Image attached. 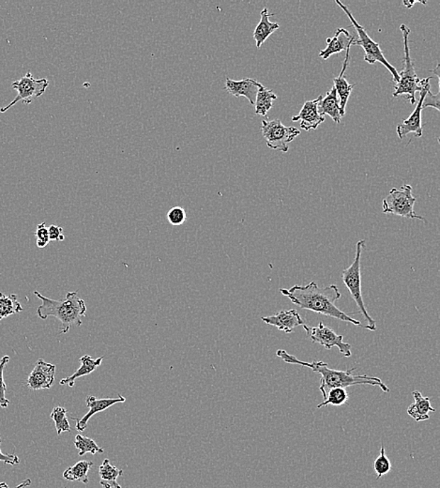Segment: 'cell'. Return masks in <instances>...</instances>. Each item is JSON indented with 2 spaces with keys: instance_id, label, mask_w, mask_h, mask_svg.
Segmentation results:
<instances>
[{
  "instance_id": "cell-1",
  "label": "cell",
  "mask_w": 440,
  "mask_h": 488,
  "mask_svg": "<svg viewBox=\"0 0 440 488\" xmlns=\"http://www.w3.org/2000/svg\"><path fill=\"white\" fill-rule=\"evenodd\" d=\"M280 292L302 309L331 316L338 321L348 322L356 326L361 325V321L352 318L349 314L343 312L335 305L341 298V292L336 284L320 287L313 281L305 286L296 284L288 289H281Z\"/></svg>"
},
{
  "instance_id": "cell-2",
  "label": "cell",
  "mask_w": 440,
  "mask_h": 488,
  "mask_svg": "<svg viewBox=\"0 0 440 488\" xmlns=\"http://www.w3.org/2000/svg\"><path fill=\"white\" fill-rule=\"evenodd\" d=\"M276 355L281 358L287 364L306 366L312 369L316 373L321 376L320 379L319 391L321 392L323 398L327 396L328 392L334 388L346 389L354 385H372L378 386L384 393H389L390 388L384 384L380 377L365 376V375H354L353 372L356 368L348 369L346 371L334 370L329 368L326 362H307L301 361L296 356L291 355L284 350H277Z\"/></svg>"
},
{
  "instance_id": "cell-3",
  "label": "cell",
  "mask_w": 440,
  "mask_h": 488,
  "mask_svg": "<svg viewBox=\"0 0 440 488\" xmlns=\"http://www.w3.org/2000/svg\"><path fill=\"white\" fill-rule=\"evenodd\" d=\"M34 294L42 301V304L37 309V315L40 319H48L54 316L61 323L60 335L69 332L72 326L79 327L82 325V316H86L87 305L83 299L79 297L77 292L67 293L64 300H52L45 297L40 292Z\"/></svg>"
},
{
  "instance_id": "cell-4",
  "label": "cell",
  "mask_w": 440,
  "mask_h": 488,
  "mask_svg": "<svg viewBox=\"0 0 440 488\" xmlns=\"http://www.w3.org/2000/svg\"><path fill=\"white\" fill-rule=\"evenodd\" d=\"M364 247H365V242L363 240H358L356 243V253H355L353 262L348 269L343 270L342 280L346 287H348L352 299L356 303L358 311H360L361 315L363 316V318L367 321V325L364 328L375 332L377 330V325H375V319H373L372 316L367 312L363 298V292H361V258Z\"/></svg>"
},
{
  "instance_id": "cell-5",
  "label": "cell",
  "mask_w": 440,
  "mask_h": 488,
  "mask_svg": "<svg viewBox=\"0 0 440 488\" xmlns=\"http://www.w3.org/2000/svg\"><path fill=\"white\" fill-rule=\"evenodd\" d=\"M335 3H336L337 5H339L340 8L345 11L346 16H348L349 20H351L352 25H353L355 30H356L358 38V39H355L353 45H360L361 48H363L364 53H365V55H364V60L369 64H375V62H380L383 64L385 68L389 70L390 74H392L393 82L395 84L398 83V72L396 71L395 67H393L392 64L387 60L385 56H384L383 50L380 49V45H378V43L374 42L372 38L367 34V32L365 30H364L363 26L358 24V23L356 21V19L354 18L353 16H352L351 11L346 8V5H343V3L338 1V0H336Z\"/></svg>"
},
{
  "instance_id": "cell-6",
  "label": "cell",
  "mask_w": 440,
  "mask_h": 488,
  "mask_svg": "<svg viewBox=\"0 0 440 488\" xmlns=\"http://www.w3.org/2000/svg\"><path fill=\"white\" fill-rule=\"evenodd\" d=\"M400 30L403 33L404 48H405V68L401 74H399L398 83L395 84V92L392 93L393 97H398L400 95H407L409 98L410 104H415L417 92L421 91V85L418 75L414 68L413 60L410 57L409 46V37L410 30L406 25H401Z\"/></svg>"
},
{
  "instance_id": "cell-7",
  "label": "cell",
  "mask_w": 440,
  "mask_h": 488,
  "mask_svg": "<svg viewBox=\"0 0 440 488\" xmlns=\"http://www.w3.org/2000/svg\"><path fill=\"white\" fill-rule=\"evenodd\" d=\"M415 202L416 199L412 194V185L405 184L401 189L393 188L390 190L389 196L383 200V213L427 222L425 218L415 214L414 211Z\"/></svg>"
},
{
  "instance_id": "cell-8",
  "label": "cell",
  "mask_w": 440,
  "mask_h": 488,
  "mask_svg": "<svg viewBox=\"0 0 440 488\" xmlns=\"http://www.w3.org/2000/svg\"><path fill=\"white\" fill-rule=\"evenodd\" d=\"M261 131L267 146L282 152H287L290 143L301 135V131L295 127L285 126L280 120L262 121Z\"/></svg>"
},
{
  "instance_id": "cell-9",
  "label": "cell",
  "mask_w": 440,
  "mask_h": 488,
  "mask_svg": "<svg viewBox=\"0 0 440 488\" xmlns=\"http://www.w3.org/2000/svg\"><path fill=\"white\" fill-rule=\"evenodd\" d=\"M48 86L49 81L48 79L45 78L35 79L31 72H28L27 74L24 75L21 79L14 81L11 88L16 89L17 96L9 106L0 109V113L7 112L18 101H23L25 104H31L34 99L40 97L45 92Z\"/></svg>"
},
{
  "instance_id": "cell-10",
  "label": "cell",
  "mask_w": 440,
  "mask_h": 488,
  "mask_svg": "<svg viewBox=\"0 0 440 488\" xmlns=\"http://www.w3.org/2000/svg\"><path fill=\"white\" fill-rule=\"evenodd\" d=\"M302 326L312 342L323 345L328 350L336 347L339 348L340 353L343 357L346 358L351 357V345L348 343L343 342V336L337 335L331 328L325 326L322 321L319 322L317 327H310L305 324Z\"/></svg>"
},
{
  "instance_id": "cell-11",
  "label": "cell",
  "mask_w": 440,
  "mask_h": 488,
  "mask_svg": "<svg viewBox=\"0 0 440 488\" xmlns=\"http://www.w3.org/2000/svg\"><path fill=\"white\" fill-rule=\"evenodd\" d=\"M432 77H427L425 79L421 80L419 85H421V91H419V100L417 104L416 109L414 110L412 115L407 120H405L402 123L398 124L397 132L398 138L403 139L406 138L410 133H415L417 138H422V101H424V96L427 94L428 89H430V80Z\"/></svg>"
},
{
  "instance_id": "cell-12",
  "label": "cell",
  "mask_w": 440,
  "mask_h": 488,
  "mask_svg": "<svg viewBox=\"0 0 440 488\" xmlns=\"http://www.w3.org/2000/svg\"><path fill=\"white\" fill-rule=\"evenodd\" d=\"M55 365L38 360L33 370L28 375V387L32 391L51 389L55 382Z\"/></svg>"
},
{
  "instance_id": "cell-13",
  "label": "cell",
  "mask_w": 440,
  "mask_h": 488,
  "mask_svg": "<svg viewBox=\"0 0 440 488\" xmlns=\"http://www.w3.org/2000/svg\"><path fill=\"white\" fill-rule=\"evenodd\" d=\"M261 321L285 333H293L297 327L304 325V321L295 309L281 311L275 315L262 316Z\"/></svg>"
},
{
  "instance_id": "cell-14",
  "label": "cell",
  "mask_w": 440,
  "mask_h": 488,
  "mask_svg": "<svg viewBox=\"0 0 440 488\" xmlns=\"http://www.w3.org/2000/svg\"><path fill=\"white\" fill-rule=\"evenodd\" d=\"M323 96L319 95L314 100L305 101L299 115L294 116L293 122L301 121V128L305 132L316 130L320 124L325 121V117L319 114L317 106Z\"/></svg>"
},
{
  "instance_id": "cell-15",
  "label": "cell",
  "mask_w": 440,
  "mask_h": 488,
  "mask_svg": "<svg viewBox=\"0 0 440 488\" xmlns=\"http://www.w3.org/2000/svg\"><path fill=\"white\" fill-rule=\"evenodd\" d=\"M125 401H126V398L122 396L121 394H119V398H101V399H98V398L93 396H89L86 399L87 406L89 408V412L84 414V416L81 418V419H77V418L74 417L72 419L77 421V429L78 431L83 432L87 428L90 418L94 416L96 414L106 411V409L111 408L115 404L124 403Z\"/></svg>"
},
{
  "instance_id": "cell-16",
  "label": "cell",
  "mask_w": 440,
  "mask_h": 488,
  "mask_svg": "<svg viewBox=\"0 0 440 488\" xmlns=\"http://www.w3.org/2000/svg\"><path fill=\"white\" fill-rule=\"evenodd\" d=\"M261 83L258 82L252 78H246V79L235 81L226 78V89L227 92L235 96V97H241L243 96L252 106H255L256 95L259 89L261 88Z\"/></svg>"
},
{
  "instance_id": "cell-17",
  "label": "cell",
  "mask_w": 440,
  "mask_h": 488,
  "mask_svg": "<svg viewBox=\"0 0 440 488\" xmlns=\"http://www.w3.org/2000/svg\"><path fill=\"white\" fill-rule=\"evenodd\" d=\"M355 39L356 38L351 36V33L346 28H338L334 37L328 38L326 40L327 48L324 50L319 52V57L324 60H327L331 55L339 54L342 51H346L354 45Z\"/></svg>"
},
{
  "instance_id": "cell-18",
  "label": "cell",
  "mask_w": 440,
  "mask_h": 488,
  "mask_svg": "<svg viewBox=\"0 0 440 488\" xmlns=\"http://www.w3.org/2000/svg\"><path fill=\"white\" fill-rule=\"evenodd\" d=\"M349 52H351V48H348V50L346 51V57L345 60H343L342 72H341L339 77L334 79V89H336L338 98H339L341 115H342L343 117L345 116L346 106V104H348L349 96H351L352 89L354 88V85H351V84L348 82V80L346 79L345 77H343L346 68H348V66L349 54H351Z\"/></svg>"
},
{
  "instance_id": "cell-19",
  "label": "cell",
  "mask_w": 440,
  "mask_h": 488,
  "mask_svg": "<svg viewBox=\"0 0 440 488\" xmlns=\"http://www.w3.org/2000/svg\"><path fill=\"white\" fill-rule=\"evenodd\" d=\"M412 396L414 403L407 409V414L416 422L429 420V412H436V409L431 405L430 398L422 396L419 391H414Z\"/></svg>"
},
{
  "instance_id": "cell-20",
  "label": "cell",
  "mask_w": 440,
  "mask_h": 488,
  "mask_svg": "<svg viewBox=\"0 0 440 488\" xmlns=\"http://www.w3.org/2000/svg\"><path fill=\"white\" fill-rule=\"evenodd\" d=\"M317 109L323 117L325 115L330 116L335 123H340L343 116L341 115L339 98L334 87L326 93L325 97H322L317 106Z\"/></svg>"
},
{
  "instance_id": "cell-21",
  "label": "cell",
  "mask_w": 440,
  "mask_h": 488,
  "mask_svg": "<svg viewBox=\"0 0 440 488\" xmlns=\"http://www.w3.org/2000/svg\"><path fill=\"white\" fill-rule=\"evenodd\" d=\"M275 16L273 13H269L268 8L265 7L262 10L260 16V22L258 23V27L255 28L253 32V38H255L256 43V48L258 49L261 45L266 42L268 38L270 36L277 30H279L280 26L277 23L270 21V17Z\"/></svg>"
},
{
  "instance_id": "cell-22",
  "label": "cell",
  "mask_w": 440,
  "mask_h": 488,
  "mask_svg": "<svg viewBox=\"0 0 440 488\" xmlns=\"http://www.w3.org/2000/svg\"><path fill=\"white\" fill-rule=\"evenodd\" d=\"M103 360L104 357H100V358L97 359H93L92 357L89 355H84L83 357H81L79 360L81 362L80 367L78 368L77 370L72 375V376L66 377V379H61L60 382V385L67 384L69 385L70 387H74L75 380L79 379V377L87 376V375L92 374V372H94L96 369H97L99 366L101 365Z\"/></svg>"
},
{
  "instance_id": "cell-23",
  "label": "cell",
  "mask_w": 440,
  "mask_h": 488,
  "mask_svg": "<svg viewBox=\"0 0 440 488\" xmlns=\"http://www.w3.org/2000/svg\"><path fill=\"white\" fill-rule=\"evenodd\" d=\"M99 475L101 478L100 484L104 488H121L116 480L123 475V470L113 466L109 459H104L99 469Z\"/></svg>"
},
{
  "instance_id": "cell-24",
  "label": "cell",
  "mask_w": 440,
  "mask_h": 488,
  "mask_svg": "<svg viewBox=\"0 0 440 488\" xmlns=\"http://www.w3.org/2000/svg\"><path fill=\"white\" fill-rule=\"evenodd\" d=\"M93 464L92 461L82 460L77 462L74 466L68 467L63 472V478L66 479L67 481H78L82 482L83 484H89V473L90 469H92Z\"/></svg>"
},
{
  "instance_id": "cell-25",
  "label": "cell",
  "mask_w": 440,
  "mask_h": 488,
  "mask_svg": "<svg viewBox=\"0 0 440 488\" xmlns=\"http://www.w3.org/2000/svg\"><path fill=\"white\" fill-rule=\"evenodd\" d=\"M277 95L272 89H268L262 86L256 95L255 99V114L260 116H267V113L270 111L273 106V101L276 100Z\"/></svg>"
},
{
  "instance_id": "cell-26",
  "label": "cell",
  "mask_w": 440,
  "mask_h": 488,
  "mask_svg": "<svg viewBox=\"0 0 440 488\" xmlns=\"http://www.w3.org/2000/svg\"><path fill=\"white\" fill-rule=\"evenodd\" d=\"M21 304L18 301L16 294L5 295L0 292V321L14 314L23 312Z\"/></svg>"
},
{
  "instance_id": "cell-27",
  "label": "cell",
  "mask_w": 440,
  "mask_h": 488,
  "mask_svg": "<svg viewBox=\"0 0 440 488\" xmlns=\"http://www.w3.org/2000/svg\"><path fill=\"white\" fill-rule=\"evenodd\" d=\"M75 446L78 450V454L80 457L90 453V454H104V448H101L97 445L92 438L86 437V436L77 435L75 438Z\"/></svg>"
},
{
  "instance_id": "cell-28",
  "label": "cell",
  "mask_w": 440,
  "mask_h": 488,
  "mask_svg": "<svg viewBox=\"0 0 440 488\" xmlns=\"http://www.w3.org/2000/svg\"><path fill=\"white\" fill-rule=\"evenodd\" d=\"M349 396L348 392L343 388H334L328 392L327 396L324 399V402L317 405V409L324 408L328 405L335 406H343V404L348 402Z\"/></svg>"
},
{
  "instance_id": "cell-29",
  "label": "cell",
  "mask_w": 440,
  "mask_h": 488,
  "mask_svg": "<svg viewBox=\"0 0 440 488\" xmlns=\"http://www.w3.org/2000/svg\"><path fill=\"white\" fill-rule=\"evenodd\" d=\"M50 417L54 421L58 436L63 432H71V426H70L68 417H67V411L63 406H55L52 411Z\"/></svg>"
},
{
  "instance_id": "cell-30",
  "label": "cell",
  "mask_w": 440,
  "mask_h": 488,
  "mask_svg": "<svg viewBox=\"0 0 440 488\" xmlns=\"http://www.w3.org/2000/svg\"><path fill=\"white\" fill-rule=\"evenodd\" d=\"M392 469V463L385 454V447L381 444L380 454L374 462V470L377 473V479L380 480L383 476L387 475Z\"/></svg>"
},
{
  "instance_id": "cell-31",
  "label": "cell",
  "mask_w": 440,
  "mask_h": 488,
  "mask_svg": "<svg viewBox=\"0 0 440 488\" xmlns=\"http://www.w3.org/2000/svg\"><path fill=\"white\" fill-rule=\"evenodd\" d=\"M9 362H10V356L8 355L2 357V359L0 360V406L2 409L8 408L11 403L8 398L6 397L7 386H6L4 376H3L4 375V369L9 364Z\"/></svg>"
},
{
  "instance_id": "cell-32",
  "label": "cell",
  "mask_w": 440,
  "mask_h": 488,
  "mask_svg": "<svg viewBox=\"0 0 440 488\" xmlns=\"http://www.w3.org/2000/svg\"><path fill=\"white\" fill-rule=\"evenodd\" d=\"M166 218L167 221L174 226H182L185 223L186 211L185 209L182 207H173L168 211L167 214H166Z\"/></svg>"
},
{
  "instance_id": "cell-33",
  "label": "cell",
  "mask_w": 440,
  "mask_h": 488,
  "mask_svg": "<svg viewBox=\"0 0 440 488\" xmlns=\"http://www.w3.org/2000/svg\"><path fill=\"white\" fill-rule=\"evenodd\" d=\"M35 238H36V244L38 248L43 249L50 243L49 239L48 228L45 223H40L37 226V231L35 232Z\"/></svg>"
},
{
  "instance_id": "cell-34",
  "label": "cell",
  "mask_w": 440,
  "mask_h": 488,
  "mask_svg": "<svg viewBox=\"0 0 440 488\" xmlns=\"http://www.w3.org/2000/svg\"><path fill=\"white\" fill-rule=\"evenodd\" d=\"M439 92L435 95L430 92V89H428L427 94L424 96V101H422V109H427V107H433L436 111H439Z\"/></svg>"
},
{
  "instance_id": "cell-35",
  "label": "cell",
  "mask_w": 440,
  "mask_h": 488,
  "mask_svg": "<svg viewBox=\"0 0 440 488\" xmlns=\"http://www.w3.org/2000/svg\"><path fill=\"white\" fill-rule=\"evenodd\" d=\"M49 239L50 240H58V242H63L65 240V236L63 235V228L61 226L51 225L48 228Z\"/></svg>"
},
{
  "instance_id": "cell-36",
  "label": "cell",
  "mask_w": 440,
  "mask_h": 488,
  "mask_svg": "<svg viewBox=\"0 0 440 488\" xmlns=\"http://www.w3.org/2000/svg\"><path fill=\"white\" fill-rule=\"evenodd\" d=\"M2 438L0 436V446H1ZM0 461L3 462L4 464L11 465V466H16V465L20 463V459L16 455H5L3 454L1 448H0Z\"/></svg>"
},
{
  "instance_id": "cell-37",
  "label": "cell",
  "mask_w": 440,
  "mask_h": 488,
  "mask_svg": "<svg viewBox=\"0 0 440 488\" xmlns=\"http://www.w3.org/2000/svg\"><path fill=\"white\" fill-rule=\"evenodd\" d=\"M31 484V479H27V480L23 481L21 484H18L16 487L14 488H26ZM0 488H10L9 487L8 484L5 483V482H0Z\"/></svg>"
},
{
  "instance_id": "cell-38",
  "label": "cell",
  "mask_w": 440,
  "mask_h": 488,
  "mask_svg": "<svg viewBox=\"0 0 440 488\" xmlns=\"http://www.w3.org/2000/svg\"><path fill=\"white\" fill-rule=\"evenodd\" d=\"M439 70H440V68H439V65L438 64V65H436L435 70H432V71H430L431 72H433V74H435L436 75V77L439 78V81H440V79H439V75H440L439 74Z\"/></svg>"
},
{
  "instance_id": "cell-39",
  "label": "cell",
  "mask_w": 440,
  "mask_h": 488,
  "mask_svg": "<svg viewBox=\"0 0 440 488\" xmlns=\"http://www.w3.org/2000/svg\"><path fill=\"white\" fill-rule=\"evenodd\" d=\"M416 1H412V2H407V1H404V5L407 6V8H412L414 4H416Z\"/></svg>"
}]
</instances>
